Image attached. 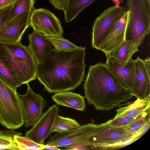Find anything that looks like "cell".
<instances>
[{
  "mask_svg": "<svg viewBox=\"0 0 150 150\" xmlns=\"http://www.w3.org/2000/svg\"><path fill=\"white\" fill-rule=\"evenodd\" d=\"M144 60L145 64L147 68L149 69L150 70V57H148L146 58Z\"/></svg>",
  "mask_w": 150,
  "mask_h": 150,
  "instance_id": "32",
  "label": "cell"
},
{
  "mask_svg": "<svg viewBox=\"0 0 150 150\" xmlns=\"http://www.w3.org/2000/svg\"><path fill=\"white\" fill-rule=\"evenodd\" d=\"M30 26L34 31L46 36L63 37V30L60 20L52 12L45 8H34L32 11Z\"/></svg>",
  "mask_w": 150,
  "mask_h": 150,
  "instance_id": "9",
  "label": "cell"
},
{
  "mask_svg": "<svg viewBox=\"0 0 150 150\" xmlns=\"http://www.w3.org/2000/svg\"><path fill=\"white\" fill-rule=\"evenodd\" d=\"M27 86L26 93L18 96L23 112L24 125L26 127L33 126L43 113L47 104L46 100L40 94L35 93L30 86Z\"/></svg>",
  "mask_w": 150,
  "mask_h": 150,
  "instance_id": "10",
  "label": "cell"
},
{
  "mask_svg": "<svg viewBox=\"0 0 150 150\" xmlns=\"http://www.w3.org/2000/svg\"><path fill=\"white\" fill-rule=\"evenodd\" d=\"M46 36L43 34L35 31L28 34V47L37 65L42 64L53 49L52 45L46 39Z\"/></svg>",
  "mask_w": 150,
  "mask_h": 150,
  "instance_id": "15",
  "label": "cell"
},
{
  "mask_svg": "<svg viewBox=\"0 0 150 150\" xmlns=\"http://www.w3.org/2000/svg\"><path fill=\"white\" fill-rule=\"evenodd\" d=\"M2 133V131L0 129V134H1Z\"/></svg>",
  "mask_w": 150,
  "mask_h": 150,
  "instance_id": "36",
  "label": "cell"
},
{
  "mask_svg": "<svg viewBox=\"0 0 150 150\" xmlns=\"http://www.w3.org/2000/svg\"><path fill=\"white\" fill-rule=\"evenodd\" d=\"M52 100L58 105L72 108L78 110H84L85 97L79 94L69 91L55 93L52 96Z\"/></svg>",
  "mask_w": 150,
  "mask_h": 150,
  "instance_id": "17",
  "label": "cell"
},
{
  "mask_svg": "<svg viewBox=\"0 0 150 150\" xmlns=\"http://www.w3.org/2000/svg\"><path fill=\"white\" fill-rule=\"evenodd\" d=\"M106 56L105 64L121 83L130 91L132 96L137 86L134 60L131 58L126 65L122 66L112 57L108 55Z\"/></svg>",
  "mask_w": 150,
  "mask_h": 150,
  "instance_id": "13",
  "label": "cell"
},
{
  "mask_svg": "<svg viewBox=\"0 0 150 150\" xmlns=\"http://www.w3.org/2000/svg\"><path fill=\"white\" fill-rule=\"evenodd\" d=\"M115 4V6H119V5L122 3L123 0H111Z\"/></svg>",
  "mask_w": 150,
  "mask_h": 150,
  "instance_id": "33",
  "label": "cell"
},
{
  "mask_svg": "<svg viewBox=\"0 0 150 150\" xmlns=\"http://www.w3.org/2000/svg\"><path fill=\"white\" fill-rule=\"evenodd\" d=\"M134 62L137 86L132 96L142 99L150 97V70L146 67L144 60L139 57Z\"/></svg>",
  "mask_w": 150,
  "mask_h": 150,
  "instance_id": "16",
  "label": "cell"
},
{
  "mask_svg": "<svg viewBox=\"0 0 150 150\" xmlns=\"http://www.w3.org/2000/svg\"><path fill=\"white\" fill-rule=\"evenodd\" d=\"M81 125L74 119L58 115L54 122L52 132L57 133L65 132L76 129Z\"/></svg>",
  "mask_w": 150,
  "mask_h": 150,
  "instance_id": "22",
  "label": "cell"
},
{
  "mask_svg": "<svg viewBox=\"0 0 150 150\" xmlns=\"http://www.w3.org/2000/svg\"><path fill=\"white\" fill-rule=\"evenodd\" d=\"M135 118L121 117L115 119L113 118L106 122L111 126L117 128H121L125 127L129 125Z\"/></svg>",
  "mask_w": 150,
  "mask_h": 150,
  "instance_id": "28",
  "label": "cell"
},
{
  "mask_svg": "<svg viewBox=\"0 0 150 150\" xmlns=\"http://www.w3.org/2000/svg\"><path fill=\"white\" fill-rule=\"evenodd\" d=\"M13 4L0 9V29L6 23Z\"/></svg>",
  "mask_w": 150,
  "mask_h": 150,
  "instance_id": "29",
  "label": "cell"
},
{
  "mask_svg": "<svg viewBox=\"0 0 150 150\" xmlns=\"http://www.w3.org/2000/svg\"><path fill=\"white\" fill-rule=\"evenodd\" d=\"M129 13L127 10L126 13L116 22L100 45L99 50L105 54L115 50L125 40Z\"/></svg>",
  "mask_w": 150,
  "mask_h": 150,
  "instance_id": "14",
  "label": "cell"
},
{
  "mask_svg": "<svg viewBox=\"0 0 150 150\" xmlns=\"http://www.w3.org/2000/svg\"><path fill=\"white\" fill-rule=\"evenodd\" d=\"M32 11L17 16L0 29V42H20L24 33L30 26V18Z\"/></svg>",
  "mask_w": 150,
  "mask_h": 150,
  "instance_id": "12",
  "label": "cell"
},
{
  "mask_svg": "<svg viewBox=\"0 0 150 150\" xmlns=\"http://www.w3.org/2000/svg\"><path fill=\"white\" fill-rule=\"evenodd\" d=\"M15 135L14 139L18 150H43L46 146L44 144H39L25 137Z\"/></svg>",
  "mask_w": 150,
  "mask_h": 150,
  "instance_id": "27",
  "label": "cell"
},
{
  "mask_svg": "<svg viewBox=\"0 0 150 150\" xmlns=\"http://www.w3.org/2000/svg\"><path fill=\"white\" fill-rule=\"evenodd\" d=\"M0 78L15 90L22 85L19 79L6 67L0 59Z\"/></svg>",
  "mask_w": 150,
  "mask_h": 150,
  "instance_id": "26",
  "label": "cell"
},
{
  "mask_svg": "<svg viewBox=\"0 0 150 150\" xmlns=\"http://www.w3.org/2000/svg\"><path fill=\"white\" fill-rule=\"evenodd\" d=\"M96 0H69L63 10L65 21L68 23L74 19L82 10Z\"/></svg>",
  "mask_w": 150,
  "mask_h": 150,
  "instance_id": "20",
  "label": "cell"
},
{
  "mask_svg": "<svg viewBox=\"0 0 150 150\" xmlns=\"http://www.w3.org/2000/svg\"><path fill=\"white\" fill-rule=\"evenodd\" d=\"M58 112L59 108L56 105L49 107L32 128L26 132L25 136L38 144H43L52 132V126Z\"/></svg>",
  "mask_w": 150,
  "mask_h": 150,
  "instance_id": "11",
  "label": "cell"
},
{
  "mask_svg": "<svg viewBox=\"0 0 150 150\" xmlns=\"http://www.w3.org/2000/svg\"><path fill=\"white\" fill-rule=\"evenodd\" d=\"M138 47L132 42L125 40L115 50L105 54L113 58L120 65L125 66L133 54L139 51Z\"/></svg>",
  "mask_w": 150,
  "mask_h": 150,
  "instance_id": "19",
  "label": "cell"
},
{
  "mask_svg": "<svg viewBox=\"0 0 150 150\" xmlns=\"http://www.w3.org/2000/svg\"><path fill=\"white\" fill-rule=\"evenodd\" d=\"M147 1L149 2V4H150V0H147Z\"/></svg>",
  "mask_w": 150,
  "mask_h": 150,
  "instance_id": "35",
  "label": "cell"
},
{
  "mask_svg": "<svg viewBox=\"0 0 150 150\" xmlns=\"http://www.w3.org/2000/svg\"><path fill=\"white\" fill-rule=\"evenodd\" d=\"M150 97L143 99L137 98L133 103L117 109L113 118L121 117L136 118L150 109Z\"/></svg>",
  "mask_w": 150,
  "mask_h": 150,
  "instance_id": "18",
  "label": "cell"
},
{
  "mask_svg": "<svg viewBox=\"0 0 150 150\" xmlns=\"http://www.w3.org/2000/svg\"><path fill=\"white\" fill-rule=\"evenodd\" d=\"M44 149H47V150H59L60 149H58L57 147L51 146H47L46 145V147Z\"/></svg>",
  "mask_w": 150,
  "mask_h": 150,
  "instance_id": "34",
  "label": "cell"
},
{
  "mask_svg": "<svg viewBox=\"0 0 150 150\" xmlns=\"http://www.w3.org/2000/svg\"><path fill=\"white\" fill-rule=\"evenodd\" d=\"M0 123L10 129L24 123L22 110L16 90L0 78Z\"/></svg>",
  "mask_w": 150,
  "mask_h": 150,
  "instance_id": "6",
  "label": "cell"
},
{
  "mask_svg": "<svg viewBox=\"0 0 150 150\" xmlns=\"http://www.w3.org/2000/svg\"><path fill=\"white\" fill-rule=\"evenodd\" d=\"M150 109L136 118L129 125L125 127L129 132L135 134L142 132L144 134L150 127Z\"/></svg>",
  "mask_w": 150,
  "mask_h": 150,
  "instance_id": "21",
  "label": "cell"
},
{
  "mask_svg": "<svg viewBox=\"0 0 150 150\" xmlns=\"http://www.w3.org/2000/svg\"><path fill=\"white\" fill-rule=\"evenodd\" d=\"M129 12L125 40L138 47L150 33V4L147 0H127Z\"/></svg>",
  "mask_w": 150,
  "mask_h": 150,
  "instance_id": "4",
  "label": "cell"
},
{
  "mask_svg": "<svg viewBox=\"0 0 150 150\" xmlns=\"http://www.w3.org/2000/svg\"><path fill=\"white\" fill-rule=\"evenodd\" d=\"M46 38L51 43L54 48V49L59 51H72L76 50L79 47L63 37L46 36Z\"/></svg>",
  "mask_w": 150,
  "mask_h": 150,
  "instance_id": "24",
  "label": "cell"
},
{
  "mask_svg": "<svg viewBox=\"0 0 150 150\" xmlns=\"http://www.w3.org/2000/svg\"><path fill=\"white\" fill-rule=\"evenodd\" d=\"M21 134V133L14 131H2V134H0V150H18L14 137L15 135Z\"/></svg>",
  "mask_w": 150,
  "mask_h": 150,
  "instance_id": "25",
  "label": "cell"
},
{
  "mask_svg": "<svg viewBox=\"0 0 150 150\" xmlns=\"http://www.w3.org/2000/svg\"><path fill=\"white\" fill-rule=\"evenodd\" d=\"M86 47L73 51L54 49L45 60L37 65L36 76L49 93L73 90L80 86L85 76Z\"/></svg>",
  "mask_w": 150,
  "mask_h": 150,
  "instance_id": "1",
  "label": "cell"
},
{
  "mask_svg": "<svg viewBox=\"0 0 150 150\" xmlns=\"http://www.w3.org/2000/svg\"><path fill=\"white\" fill-rule=\"evenodd\" d=\"M16 0H0V9L13 4Z\"/></svg>",
  "mask_w": 150,
  "mask_h": 150,
  "instance_id": "31",
  "label": "cell"
},
{
  "mask_svg": "<svg viewBox=\"0 0 150 150\" xmlns=\"http://www.w3.org/2000/svg\"><path fill=\"white\" fill-rule=\"evenodd\" d=\"M143 135L131 133L125 127L117 128L107 122L97 125L90 139L91 149H116L125 147Z\"/></svg>",
  "mask_w": 150,
  "mask_h": 150,
  "instance_id": "5",
  "label": "cell"
},
{
  "mask_svg": "<svg viewBox=\"0 0 150 150\" xmlns=\"http://www.w3.org/2000/svg\"><path fill=\"white\" fill-rule=\"evenodd\" d=\"M0 59L22 85L36 79L37 64L29 47L21 42H0Z\"/></svg>",
  "mask_w": 150,
  "mask_h": 150,
  "instance_id": "3",
  "label": "cell"
},
{
  "mask_svg": "<svg viewBox=\"0 0 150 150\" xmlns=\"http://www.w3.org/2000/svg\"><path fill=\"white\" fill-rule=\"evenodd\" d=\"M35 1L36 0H16L13 4L6 23L17 16L33 10L34 9Z\"/></svg>",
  "mask_w": 150,
  "mask_h": 150,
  "instance_id": "23",
  "label": "cell"
},
{
  "mask_svg": "<svg viewBox=\"0 0 150 150\" xmlns=\"http://www.w3.org/2000/svg\"><path fill=\"white\" fill-rule=\"evenodd\" d=\"M127 11L125 7L114 6L105 10L96 18L92 32L91 45L93 48L99 50L115 23Z\"/></svg>",
  "mask_w": 150,
  "mask_h": 150,
  "instance_id": "8",
  "label": "cell"
},
{
  "mask_svg": "<svg viewBox=\"0 0 150 150\" xmlns=\"http://www.w3.org/2000/svg\"><path fill=\"white\" fill-rule=\"evenodd\" d=\"M97 125L89 123L65 132H56L50 138L46 145L64 147L70 150L91 149L90 139Z\"/></svg>",
  "mask_w": 150,
  "mask_h": 150,
  "instance_id": "7",
  "label": "cell"
},
{
  "mask_svg": "<svg viewBox=\"0 0 150 150\" xmlns=\"http://www.w3.org/2000/svg\"><path fill=\"white\" fill-rule=\"evenodd\" d=\"M69 0H50L49 2L55 9L63 11Z\"/></svg>",
  "mask_w": 150,
  "mask_h": 150,
  "instance_id": "30",
  "label": "cell"
},
{
  "mask_svg": "<svg viewBox=\"0 0 150 150\" xmlns=\"http://www.w3.org/2000/svg\"><path fill=\"white\" fill-rule=\"evenodd\" d=\"M83 88L88 103L98 110H111L133 97L105 63L90 66Z\"/></svg>",
  "mask_w": 150,
  "mask_h": 150,
  "instance_id": "2",
  "label": "cell"
}]
</instances>
